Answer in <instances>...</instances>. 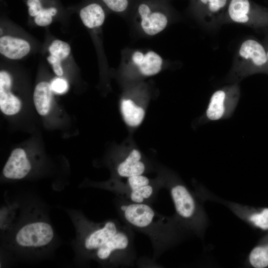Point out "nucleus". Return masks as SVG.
Instances as JSON below:
<instances>
[{
  "label": "nucleus",
  "mask_w": 268,
  "mask_h": 268,
  "mask_svg": "<svg viewBox=\"0 0 268 268\" xmlns=\"http://www.w3.org/2000/svg\"><path fill=\"white\" fill-rule=\"evenodd\" d=\"M115 204L125 224L149 238L154 261L179 242L187 232L175 215L167 216L161 214L151 204L133 203L118 197Z\"/></svg>",
  "instance_id": "nucleus-1"
},
{
  "label": "nucleus",
  "mask_w": 268,
  "mask_h": 268,
  "mask_svg": "<svg viewBox=\"0 0 268 268\" xmlns=\"http://www.w3.org/2000/svg\"><path fill=\"white\" fill-rule=\"evenodd\" d=\"M161 181L170 194L175 209L174 215L180 225L187 232L202 237L208 218L200 199L177 180Z\"/></svg>",
  "instance_id": "nucleus-2"
},
{
  "label": "nucleus",
  "mask_w": 268,
  "mask_h": 268,
  "mask_svg": "<svg viewBox=\"0 0 268 268\" xmlns=\"http://www.w3.org/2000/svg\"><path fill=\"white\" fill-rule=\"evenodd\" d=\"M133 229L125 223L95 252L93 259L104 266H132L136 259Z\"/></svg>",
  "instance_id": "nucleus-3"
},
{
  "label": "nucleus",
  "mask_w": 268,
  "mask_h": 268,
  "mask_svg": "<svg viewBox=\"0 0 268 268\" xmlns=\"http://www.w3.org/2000/svg\"><path fill=\"white\" fill-rule=\"evenodd\" d=\"M79 218L78 243L85 257L89 259H93L97 250L123 225L116 219L95 223L84 217Z\"/></svg>",
  "instance_id": "nucleus-4"
},
{
  "label": "nucleus",
  "mask_w": 268,
  "mask_h": 268,
  "mask_svg": "<svg viewBox=\"0 0 268 268\" xmlns=\"http://www.w3.org/2000/svg\"><path fill=\"white\" fill-rule=\"evenodd\" d=\"M169 9L166 0H139L132 13L142 32L153 36L167 27L169 21Z\"/></svg>",
  "instance_id": "nucleus-5"
},
{
  "label": "nucleus",
  "mask_w": 268,
  "mask_h": 268,
  "mask_svg": "<svg viewBox=\"0 0 268 268\" xmlns=\"http://www.w3.org/2000/svg\"><path fill=\"white\" fill-rule=\"evenodd\" d=\"M54 237L51 225L43 220H35L26 223L16 232L14 245L27 250H38L49 246Z\"/></svg>",
  "instance_id": "nucleus-6"
},
{
  "label": "nucleus",
  "mask_w": 268,
  "mask_h": 268,
  "mask_svg": "<svg viewBox=\"0 0 268 268\" xmlns=\"http://www.w3.org/2000/svg\"><path fill=\"white\" fill-rule=\"evenodd\" d=\"M125 64L135 68L141 75L150 76L162 69L164 61L157 53L151 50L136 49L124 58Z\"/></svg>",
  "instance_id": "nucleus-7"
},
{
  "label": "nucleus",
  "mask_w": 268,
  "mask_h": 268,
  "mask_svg": "<svg viewBox=\"0 0 268 268\" xmlns=\"http://www.w3.org/2000/svg\"><path fill=\"white\" fill-rule=\"evenodd\" d=\"M267 54L263 46L258 42L248 39L241 45L236 60V69L240 72L246 73L252 67H260L267 62Z\"/></svg>",
  "instance_id": "nucleus-8"
},
{
  "label": "nucleus",
  "mask_w": 268,
  "mask_h": 268,
  "mask_svg": "<svg viewBox=\"0 0 268 268\" xmlns=\"http://www.w3.org/2000/svg\"><path fill=\"white\" fill-rule=\"evenodd\" d=\"M222 202L250 226L262 231H268V207H255L228 201Z\"/></svg>",
  "instance_id": "nucleus-9"
},
{
  "label": "nucleus",
  "mask_w": 268,
  "mask_h": 268,
  "mask_svg": "<svg viewBox=\"0 0 268 268\" xmlns=\"http://www.w3.org/2000/svg\"><path fill=\"white\" fill-rule=\"evenodd\" d=\"M31 169V164L25 151L22 148L14 149L3 170V176L9 179H21L27 176Z\"/></svg>",
  "instance_id": "nucleus-10"
},
{
  "label": "nucleus",
  "mask_w": 268,
  "mask_h": 268,
  "mask_svg": "<svg viewBox=\"0 0 268 268\" xmlns=\"http://www.w3.org/2000/svg\"><path fill=\"white\" fill-rule=\"evenodd\" d=\"M11 78L5 71L0 72V108L6 115L17 113L21 108L20 100L10 92Z\"/></svg>",
  "instance_id": "nucleus-11"
},
{
  "label": "nucleus",
  "mask_w": 268,
  "mask_h": 268,
  "mask_svg": "<svg viewBox=\"0 0 268 268\" xmlns=\"http://www.w3.org/2000/svg\"><path fill=\"white\" fill-rule=\"evenodd\" d=\"M231 90L230 89H223L213 93L206 112V117L209 120H218L226 115L230 105V98H232L231 94L232 92Z\"/></svg>",
  "instance_id": "nucleus-12"
},
{
  "label": "nucleus",
  "mask_w": 268,
  "mask_h": 268,
  "mask_svg": "<svg viewBox=\"0 0 268 268\" xmlns=\"http://www.w3.org/2000/svg\"><path fill=\"white\" fill-rule=\"evenodd\" d=\"M140 152L132 150L116 167L117 176L128 178L131 176L142 175L145 171V164L142 161Z\"/></svg>",
  "instance_id": "nucleus-13"
},
{
  "label": "nucleus",
  "mask_w": 268,
  "mask_h": 268,
  "mask_svg": "<svg viewBox=\"0 0 268 268\" xmlns=\"http://www.w3.org/2000/svg\"><path fill=\"white\" fill-rule=\"evenodd\" d=\"M30 50L29 44L25 40L10 36L0 38V52L4 57L12 60L21 59Z\"/></svg>",
  "instance_id": "nucleus-14"
},
{
  "label": "nucleus",
  "mask_w": 268,
  "mask_h": 268,
  "mask_svg": "<svg viewBox=\"0 0 268 268\" xmlns=\"http://www.w3.org/2000/svg\"><path fill=\"white\" fill-rule=\"evenodd\" d=\"M79 15L84 25L90 29L102 26L106 17L103 7L96 2H90L82 7Z\"/></svg>",
  "instance_id": "nucleus-15"
},
{
  "label": "nucleus",
  "mask_w": 268,
  "mask_h": 268,
  "mask_svg": "<svg viewBox=\"0 0 268 268\" xmlns=\"http://www.w3.org/2000/svg\"><path fill=\"white\" fill-rule=\"evenodd\" d=\"M52 91L51 84L45 81L39 83L35 88L33 94L34 103L37 112L40 115H46L49 112Z\"/></svg>",
  "instance_id": "nucleus-16"
},
{
  "label": "nucleus",
  "mask_w": 268,
  "mask_h": 268,
  "mask_svg": "<svg viewBox=\"0 0 268 268\" xmlns=\"http://www.w3.org/2000/svg\"><path fill=\"white\" fill-rule=\"evenodd\" d=\"M247 263L254 268L268 267V233L252 249L247 257Z\"/></svg>",
  "instance_id": "nucleus-17"
},
{
  "label": "nucleus",
  "mask_w": 268,
  "mask_h": 268,
  "mask_svg": "<svg viewBox=\"0 0 268 268\" xmlns=\"http://www.w3.org/2000/svg\"><path fill=\"white\" fill-rule=\"evenodd\" d=\"M121 108L125 122L128 125L137 126L142 121L145 114L144 110L131 99H123Z\"/></svg>",
  "instance_id": "nucleus-18"
},
{
  "label": "nucleus",
  "mask_w": 268,
  "mask_h": 268,
  "mask_svg": "<svg viewBox=\"0 0 268 268\" xmlns=\"http://www.w3.org/2000/svg\"><path fill=\"white\" fill-rule=\"evenodd\" d=\"M250 4L248 0H231L228 6L230 18L235 22L246 24L249 22Z\"/></svg>",
  "instance_id": "nucleus-19"
},
{
  "label": "nucleus",
  "mask_w": 268,
  "mask_h": 268,
  "mask_svg": "<svg viewBox=\"0 0 268 268\" xmlns=\"http://www.w3.org/2000/svg\"><path fill=\"white\" fill-rule=\"evenodd\" d=\"M111 11L121 15L133 12L139 0H100Z\"/></svg>",
  "instance_id": "nucleus-20"
},
{
  "label": "nucleus",
  "mask_w": 268,
  "mask_h": 268,
  "mask_svg": "<svg viewBox=\"0 0 268 268\" xmlns=\"http://www.w3.org/2000/svg\"><path fill=\"white\" fill-rule=\"evenodd\" d=\"M50 55L62 61L66 59L70 52V47L66 42L56 40L54 41L49 48Z\"/></svg>",
  "instance_id": "nucleus-21"
},
{
  "label": "nucleus",
  "mask_w": 268,
  "mask_h": 268,
  "mask_svg": "<svg viewBox=\"0 0 268 268\" xmlns=\"http://www.w3.org/2000/svg\"><path fill=\"white\" fill-rule=\"evenodd\" d=\"M58 12L56 7L53 6L44 7L42 2V6L39 13L34 17L36 24L40 26H46L52 21V17Z\"/></svg>",
  "instance_id": "nucleus-22"
},
{
  "label": "nucleus",
  "mask_w": 268,
  "mask_h": 268,
  "mask_svg": "<svg viewBox=\"0 0 268 268\" xmlns=\"http://www.w3.org/2000/svg\"><path fill=\"white\" fill-rule=\"evenodd\" d=\"M208 11L212 14L218 13L225 6L227 0H199Z\"/></svg>",
  "instance_id": "nucleus-23"
},
{
  "label": "nucleus",
  "mask_w": 268,
  "mask_h": 268,
  "mask_svg": "<svg viewBox=\"0 0 268 268\" xmlns=\"http://www.w3.org/2000/svg\"><path fill=\"white\" fill-rule=\"evenodd\" d=\"M52 89L57 93H63L67 89V82L63 78H58L54 79L51 84Z\"/></svg>",
  "instance_id": "nucleus-24"
},
{
  "label": "nucleus",
  "mask_w": 268,
  "mask_h": 268,
  "mask_svg": "<svg viewBox=\"0 0 268 268\" xmlns=\"http://www.w3.org/2000/svg\"><path fill=\"white\" fill-rule=\"evenodd\" d=\"M47 59L52 65L55 73L58 76H62L64 72L61 66V60L51 55L48 57Z\"/></svg>",
  "instance_id": "nucleus-25"
},
{
  "label": "nucleus",
  "mask_w": 268,
  "mask_h": 268,
  "mask_svg": "<svg viewBox=\"0 0 268 268\" xmlns=\"http://www.w3.org/2000/svg\"><path fill=\"white\" fill-rule=\"evenodd\" d=\"M267 57H268V53H267Z\"/></svg>",
  "instance_id": "nucleus-26"
}]
</instances>
